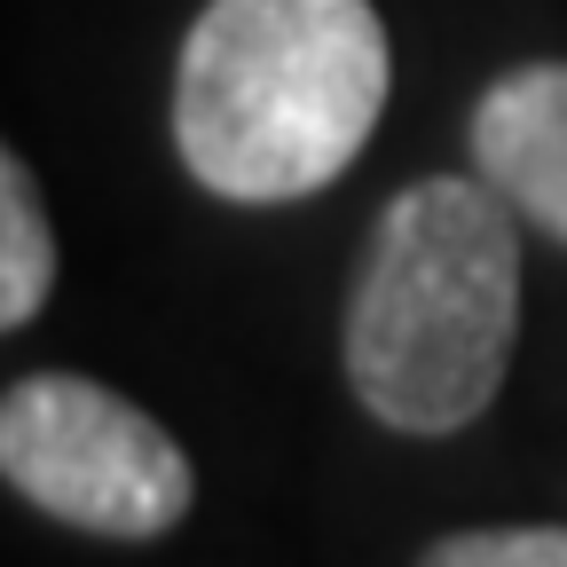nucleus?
Here are the masks:
<instances>
[{"instance_id":"obj_1","label":"nucleus","mask_w":567,"mask_h":567,"mask_svg":"<svg viewBox=\"0 0 567 567\" xmlns=\"http://www.w3.org/2000/svg\"><path fill=\"white\" fill-rule=\"evenodd\" d=\"M386 87L371 0H205L174 71V151L229 205H292L363 158Z\"/></svg>"},{"instance_id":"obj_3","label":"nucleus","mask_w":567,"mask_h":567,"mask_svg":"<svg viewBox=\"0 0 567 567\" xmlns=\"http://www.w3.org/2000/svg\"><path fill=\"white\" fill-rule=\"evenodd\" d=\"M0 473L24 505L95 536H166L197 496L182 442L151 410L71 371H40L9 386Z\"/></svg>"},{"instance_id":"obj_5","label":"nucleus","mask_w":567,"mask_h":567,"mask_svg":"<svg viewBox=\"0 0 567 567\" xmlns=\"http://www.w3.org/2000/svg\"><path fill=\"white\" fill-rule=\"evenodd\" d=\"M55 292V237H48V205L32 166L9 151L0 158V323L24 331Z\"/></svg>"},{"instance_id":"obj_4","label":"nucleus","mask_w":567,"mask_h":567,"mask_svg":"<svg viewBox=\"0 0 567 567\" xmlns=\"http://www.w3.org/2000/svg\"><path fill=\"white\" fill-rule=\"evenodd\" d=\"M473 174L567 245V63H520L473 103Z\"/></svg>"},{"instance_id":"obj_2","label":"nucleus","mask_w":567,"mask_h":567,"mask_svg":"<svg viewBox=\"0 0 567 567\" xmlns=\"http://www.w3.org/2000/svg\"><path fill=\"white\" fill-rule=\"evenodd\" d=\"M520 339V213L481 174L402 189L347 300V386L394 434H457L505 386Z\"/></svg>"},{"instance_id":"obj_6","label":"nucleus","mask_w":567,"mask_h":567,"mask_svg":"<svg viewBox=\"0 0 567 567\" xmlns=\"http://www.w3.org/2000/svg\"><path fill=\"white\" fill-rule=\"evenodd\" d=\"M417 567H567V528H465L425 544Z\"/></svg>"}]
</instances>
